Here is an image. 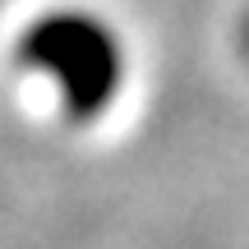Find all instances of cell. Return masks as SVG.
Returning <instances> with one entry per match:
<instances>
[{
    "label": "cell",
    "instance_id": "obj_1",
    "mask_svg": "<svg viewBox=\"0 0 249 249\" xmlns=\"http://www.w3.org/2000/svg\"><path fill=\"white\" fill-rule=\"evenodd\" d=\"M14 65L46 88L65 120L92 124L124 92V42L102 14L55 5L33 14L14 37Z\"/></svg>",
    "mask_w": 249,
    "mask_h": 249
}]
</instances>
